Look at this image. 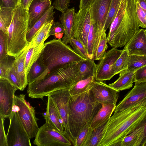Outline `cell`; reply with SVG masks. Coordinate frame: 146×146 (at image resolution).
Listing matches in <instances>:
<instances>
[{"label":"cell","mask_w":146,"mask_h":146,"mask_svg":"<svg viewBox=\"0 0 146 146\" xmlns=\"http://www.w3.org/2000/svg\"><path fill=\"white\" fill-rule=\"evenodd\" d=\"M80 61L55 68L43 78L29 83L27 89L29 96L42 99L54 91L69 89L77 82L82 79L79 69Z\"/></svg>","instance_id":"obj_1"},{"label":"cell","mask_w":146,"mask_h":146,"mask_svg":"<svg viewBox=\"0 0 146 146\" xmlns=\"http://www.w3.org/2000/svg\"><path fill=\"white\" fill-rule=\"evenodd\" d=\"M146 115V102L113 114L108 121L98 146H119L127 135L137 128Z\"/></svg>","instance_id":"obj_2"},{"label":"cell","mask_w":146,"mask_h":146,"mask_svg":"<svg viewBox=\"0 0 146 146\" xmlns=\"http://www.w3.org/2000/svg\"><path fill=\"white\" fill-rule=\"evenodd\" d=\"M136 0H120L107 36L112 47L124 46L140 27L136 9Z\"/></svg>","instance_id":"obj_3"},{"label":"cell","mask_w":146,"mask_h":146,"mask_svg":"<svg viewBox=\"0 0 146 146\" xmlns=\"http://www.w3.org/2000/svg\"><path fill=\"white\" fill-rule=\"evenodd\" d=\"M102 106L95 99L90 89L82 94L71 96L68 127L73 145L75 146L78 135L84 128L90 123Z\"/></svg>","instance_id":"obj_4"},{"label":"cell","mask_w":146,"mask_h":146,"mask_svg":"<svg viewBox=\"0 0 146 146\" xmlns=\"http://www.w3.org/2000/svg\"><path fill=\"white\" fill-rule=\"evenodd\" d=\"M29 22L28 11L19 0L11 24L4 33L7 55L15 57L27 48L29 44L27 38Z\"/></svg>","instance_id":"obj_5"},{"label":"cell","mask_w":146,"mask_h":146,"mask_svg":"<svg viewBox=\"0 0 146 146\" xmlns=\"http://www.w3.org/2000/svg\"><path fill=\"white\" fill-rule=\"evenodd\" d=\"M44 44L41 56L46 68L34 81L43 78L55 68L84 59L76 53L70 46L64 43L62 39L54 38Z\"/></svg>","instance_id":"obj_6"},{"label":"cell","mask_w":146,"mask_h":146,"mask_svg":"<svg viewBox=\"0 0 146 146\" xmlns=\"http://www.w3.org/2000/svg\"><path fill=\"white\" fill-rule=\"evenodd\" d=\"M13 109L17 112L29 137H35L39 128L35 115V108L25 99V95L15 96Z\"/></svg>","instance_id":"obj_7"},{"label":"cell","mask_w":146,"mask_h":146,"mask_svg":"<svg viewBox=\"0 0 146 146\" xmlns=\"http://www.w3.org/2000/svg\"><path fill=\"white\" fill-rule=\"evenodd\" d=\"M33 144L38 146H70L72 145L64 133L46 122L39 128Z\"/></svg>","instance_id":"obj_8"},{"label":"cell","mask_w":146,"mask_h":146,"mask_svg":"<svg viewBox=\"0 0 146 146\" xmlns=\"http://www.w3.org/2000/svg\"><path fill=\"white\" fill-rule=\"evenodd\" d=\"M9 118V125L7 135L8 146H31L30 138L14 109Z\"/></svg>","instance_id":"obj_9"},{"label":"cell","mask_w":146,"mask_h":146,"mask_svg":"<svg viewBox=\"0 0 146 146\" xmlns=\"http://www.w3.org/2000/svg\"><path fill=\"white\" fill-rule=\"evenodd\" d=\"M112 0H95L89 7L91 20L95 24L96 35V49L103 32L106 31L105 26Z\"/></svg>","instance_id":"obj_10"},{"label":"cell","mask_w":146,"mask_h":146,"mask_svg":"<svg viewBox=\"0 0 146 146\" xmlns=\"http://www.w3.org/2000/svg\"><path fill=\"white\" fill-rule=\"evenodd\" d=\"M91 22L89 8L79 9L76 13L72 37L81 41L87 50L88 37Z\"/></svg>","instance_id":"obj_11"},{"label":"cell","mask_w":146,"mask_h":146,"mask_svg":"<svg viewBox=\"0 0 146 146\" xmlns=\"http://www.w3.org/2000/svg\"><path fill=\"white\" fill-rule=\"evenodd\" d=\"M68 90L64 89L56 91L47 96H49L53 102L62 121L64 133L70 140L68 127V117L71 96Z\"/></svg>","instance_id":"obj_12"},{"label":"cell","mask_w":146,"mask_h":146,"mask_svg":"<svg viewBox=\"0 0 146 146\" xmlns=\"http://www.w3.org/2000/svg\"><path fill=\"white\" fill-rule=\"evenodd\" d=\"M123 50L113 48L106 52L104 56L97 64L96 80L103 81L110 80L113 77L111 73V67Z\"/></svg>","instance_id":"obj_13"},{"label":"cell","mask_w":146,"mask_h":146,"mask_svg":"<svg viewBox=\"0 0 146 146\" xmlns=\"http://www.w3.org/2000/svg\"><path fill=\"white\" fill-rule=\"evenodd\" d=\"M18 89L6 78H0V115L9 118L13 110L15 93Z\"/></svg>","instance_id":"obj_14"},{"label":"cell","mask_w":146,"mask_h":146,"mask_svg":"<svg viewBox=\"0 0 146 146\" xmlns=\"http://www.w3.org/2000/svg\"><path fill=\"white\" fill-rule=\"evenodd\" d=\"M144 102H146V82H135L133 88L116 105L114 113L121 112Z\"/></svg>","instance_id":"obj_15"},{"label":"cell","mask_w":146,"mask_h":146,"mask_svg":"<svg viewBox=\"0 0 146 146\" xmlns=\"http://www.w3.org/2000/svg\"><path fill=\"white\" fill-rule=\"evenodd\" d=\"M90 90L95 100L102 104L116 105L119 92L103 81L96 80Z\"/></svg>","instance_id":"obj_16"},{"label":"cell","mask_w":146,"mask_h":146,"mask_svg":"<svg viewBox=\"0 0 146 146\" xmlns=\"http://www.w3.org/2000/svg\"><path fill=\"white\" fill-rule=\"evenodd\" d=\"M123 49L129 56H146V37L144 29H139L124 46Z\"/></svg>","instance_id":"obj_17"},{"label":"cell","mask_w":146,"mask_h":146,"mask_svg":"<svg viewBox=\"0 0 146 146\" xmlns=\"http://www.w3.org/2000/svg\"><path fill=\"white\" fill-rule=\"evenodd\" d=\"M50 0L41 1L33 0L31 3L28 10L29 29L46 12L51 5Z\"/></svg>","instance_id":"obj_18"},{"label":"cell","mask_w":146,"mask_h":146,"mask_svg":"<svg viewBox=\"0 0 146 146\" xmlns=\"http://www.w3.org/2000/svg\"><path fill=\"white\" fill-rule=\"evenodd\" d=\"M47 97L46 111L42 114L46 122L51 125L59 131L64 133L63 123L56 108L51 99L49 96Z\"/></svg>","instance_id":"obj_19"},{"label":"cell","mask_w":146,"mask_h":146,"mask_svg":"<svg viewBox=\"0 0 146 146\" xmlns=\"http://www.w3.org/2000/svg\"><path fill=\"white\" fill-rule=\"evenodd\" d=\"M75 7L68 8L59 16L61 23L64 30V35L62 40L66 44H69L73 35V27L76 14Z\"/></svg>","instance_id":"obj_20"},{"label":"cell","mask_w":146,"mask_h":146,"mask_svg":"<svg viewBox=\"0 0 146 146\" xmlns=\"http://www.w3.org/2000/svg\"><path fill=\"white\" fill-rule=\"evenodd\" d=\"M27 48L19 55L15 57L13 63L21 88L23 91L28 84L27 77L25 73V60L28 50Z\"/></svg>","instance_id":"obj_21"},{"label":"cell","mask_w":146,"mask_h":146,"mask_svg":"<svg viewBox=\"0 0 146 146\" xmlns=\"http://www.w3.org/2000/svg\"><path fill=\"white\" fill-rule=\"evenodd\" d=\"M135 72L127 69L125 70L119 74V77L114 82L109 85L115 89L120 91L129 89L135 82Z\"/></svg>","instance_id":"obj_22"},{"label":"cell","mask_w":146,"mask_h":146,"mask_svg":"<svg viewBox=\"0 0 146 146\" xmlns=\"http://www.w3.org/2000/svg\"><path fill=\"white\" fill-rule=\"evenodd\" d=\"M102 107L93 118L90 126L93 129L108 121L114 111L116 105L102 104Z\"/></svg>","instance_id":"obj_23"},{"label":"cell","mask_w":146,"mask_h":146,"mask_svg":"<svg viewBox=\"0 0 146 146\" xmlns=\"http://www.w3.org/2000/svg\"><path fill=\"white\" fill-rule=\"evenodd\" d=\"M54 9L53 6L52 5L34 25L29 29L27 37L29 43L30 42L35 34L44 24L54 19V15L55 12L54 11Z\"/></svg>","instance_id":"obj_24"},{"label":"cell","mask_w":146,"mask_h":146,"mask_svg":"<svg viewBox=\"0 0 146 146\" xmlns=\"http://www.w3.org/2000/svg\"><path fill=\"white\" fill-rule=\"evenodd\" d=\"M54 19L45 24L38 30L29 43L27 48L29 49L35 47L40 44L44 43L46 40L50 36L49 33Z\"/></svg>","instance_id":"obj_25"},{"label":"cell","mask_w":146,"mask_h":146,"mask_svg":"<svg viewBox=\"0 0 146 146\" xmlns=\"http://www.w3.org/2000/svg\"><path fill=\"white\" fill-rule=\"evenodd\" d=\"M44 47V43H42L28 50L25 60V73L27 77L32 65L41 54Z\"/></svg>","instance_id":"obj_26"},{"label":"cell","mask_w":146,"mask_h":146,"mask_svg":"<svg viewBox=\"0 0 146 146\" xmlns=\"http://www.w3.org/2000/svg\"><path fill=\"white\" fill-rule=\"evenodd\" d=\"M95 81L94 76L78 81L69 89L70 94L73 96L87 92L91 89Z\"/></svg>","instance_id":"obj_27"},{"label":"cell","mask_w":146,"mask_h":146,"mask_svg":"<svg viewBox=\"0 0 146 146\" xmlns=\"http://www.w3.org/2000/svg\"><path fill=\"white\" fill-rule=\"evenodd\" d=\"M108 121L98 127L91 130L83 146H98L103 137Z\"/></svg>","instance_id":"obj_28"},{"label":"cell","mask_w":146,"mask_h":146,"mask_svg":"<svg viewBox=\"0 0 146 146\" xmlns=\"http://www.w3.org/2000/svg\"><path fill=\"white\" fill-rule=\"evenodd\" d=\"M94 60L88 58L79 62V69L82 79L95 76L97 64Z\"/></svg>","instance_id":"obj_29"},{"label":"cell","mask_w":146,"mask_h":146,"mask_svg":"<svg viewBox=\"0 0 146 146\" xmlns=\"http://www.w3.org/2000/svg\"><path fill=\"white\" fill-rule=\"evenodd\" d=\"M15 9L0 8V31L5 33L11 22Z\"/></svg>","instance_id":"obj_30"},{"label":"cell","mask_w":146,"mask_h":146,"mask_svg":"<svg viewBox=\"0 0 146 146\" xmlns=\"http://www.w3.org/2000/svg\"><path fill=\"white\" fill-rule=\"evenodd\" d=\"M41 54L33 64L27 76L28 84L34 81L46 69Z\"/></svg>","instance_id":"obj_31"},{"label":"cell","mask_w":146,"mask_h":146,"mask_svg":"<svg viewBox=\"0 0 146 146\" xmlns=\"http://www.w3.org/2000/svg\"><path fill=\"white\" fill-rule=\"evenodd\" d=\"M129 56L126 51L123 49L122 53L111 67V71L113 76L127 69Z\"/></svg>","instance_id":"obj_32"},{"label":"cell","mask_w":146,"mask_h":146,"mask_svg":"<svg viewBox=\"0 0 146 146\" xmlns=\"http://www.w3.org/2000/svg\"><path fill=\"white\" fill-rule=\"evenodd\" d=\"M146 65V56L132 55L129 56L127 69L135 72Z\"/></svg>","instance_id":"obj_33"},{"label":"cell","mask_w":146,"mask_h":146,"mask_svg":"<svg viewBox=\"0 0 146 146\" xmlns=\"http://www.w3.org/2000/svg\"><path fill=\"white\" fill-rule=\"evenodd\" d=\"M143 129L142 126L137 128L123 139L119 146H135Z\"/></svg>","instance_id":"obj_34"},{"label":"cell","mask_w":146,"mask_h":146,"mask_svg":"<svg viewBox=\"0 0 146 146\" xmlns=\"http://www.w3.org/2000/svg\"><path fill=\"white\" fill-rule=\"evenodd\" d=\"M106 31H104L101 35L96 51L94 60H98L102 58L108 47Z\"/></svg>","instance_id":"obj_35"},{"label":"cell","mask_w":146,"mask_h":146,"mask_svg":"<svg viewBox=\"0 0 146 146\" xmlns=\"http://www.w3.org/2000/svg\"><path fill=\"white\" fill-rule=\"evenodd\" d=\"M70 44V46L78 54L84 59L89 58L87 50L81 41L72 37Z\"/></svg>","instance_id":"obj_36"},{"label":"cell","mask_w":146,"mask_h":146,"mask_svg":"<svg viewBox=\"0 0 146 146\" xmlns=\"http://www.w3.org/2000/svg\"><path fill=\"white\" fill-rule=\"evenodd\" d=\"M15 58L7 55L0 60V78H5V73L12 67Z\"/></svg>","instance_id":"obj_37"},{"label":"cell","mask_w":146,"mask_h":146,"mask_svg":"<svg viewBox=\"0 0 146 146\" xmlns=\"http://www.w3.org/2000/svg\"><path fill=\"white\" fill-rule=\"evenodd\" d=\"M120 0H112L109 11L106 20L105 26V30L110 28L113 20L115 15L118 7Z\"/></svg>","instance_id":"obj_38"},{"label":"cell","mask_w":146,"mask_h":146,"mask_svg":"<svg viewBox=\"0 0 146 146\" xmlns=\"http://www.w3.org/2000/svg\"><path fill=\"white\" fill-rule=\"evenodd\" d=\"M5 78L7 79L18 90H21V86L16 72L13 66V64L12 67L6 72Z\"/></svg>","instance_id":"obj_39"},{"label":"cell","mask_w":146,"mask_h":146,"mask_svg":"<svg viewBox=\"0 0 146 146\" xmlns=\"http://www.w3.org/2000/svg\"><path fill=\"white\" fill-rule=\"evenodd\" d=\"M90 125H87L80 132L76 139L75 146H83L92 130Z\"/></svg>","instance_id":"obj_40"},{"label":"cell","mask_w":146,"mask_h":146,"mask_svg":"<svg viewBox=\"0 0 146 146\" xmlns=\"http://www.w3.org/2000/svg\"><path fill=\"white\" fill-rule=\"evenodd\" d=\"M136 9L140 27L143 28H146V13L141 7L139 2L136 1Z\"/></svg>","instance_id":"obj_41"},{"label":"cell","mask_w":146,"mask_h":146,"mask_svg":"<svg viewBox=\"0 0 146 146\" xmlns=\"http://www.w3.org/2000/svg\"><path fill=\"white\" fill-rule=\"evenodd\" d=\"M141 126L143 127V129L135 146H144L146 143V115L137 128Z\"/></svg>","instance_id":"obj_42"},{"label":"cell","mask_w":146,"mask_h":146,"mask_svg":"<svg viewBox=\"0 0 146 146\" xmlns=\"http://www.w3.org/2000/svg\"><path fill=\"white\" fill-rule=\"evenodd\" d=\"M70 0H54L52 5L54 9L63 13L68 9Z\"/></svg>","instance_id":"obj_43"},{"label":"cell","mask_w":146,"mask_h":146,"mask_svg":"<svg viewBox=\"0 0 146 146\" xmlns=\"http://www.w3.org/2000/svg\"><path fill=\"white\" fill-rule=\"evenodd\" d=\"M5 118L0 115V146H8L7 135L5 133L4 125Z\"/></svg>","instance_id":"obj_44"},{"label":"cell","mask_w":146,"mask_h":146,"mask_svg":"<svg viewBox=\"0 0 146 146\" xmlns=\"http://www.w3.org/2000/svg\"><path fill=\"white\" fill-rule=\"evenodd\" d=\"M135 82H146V65L135 72Z\"/></svg>","instance_id":"obj_45"},{"label":"cell","mask_w":146,"mask_h":146,"mask_svg":"<svg viewBox=\"0 0 146 146\" xmlns=\"http://www.w3.org/2000/svg\"><path fill=\"white\" fill-rule=\"evenodd\" d=\"M64 30L61 23L58 22H53L50 29L49 36H54L60 33L64 34Z\"/></svg>","instance_id":"obj_46"},{"label":"cell","mask_w":146,"mask_h":146,"mask_svg":"<svg viewBox=\"0 0 146 146\" xmlns=\"http://www.w3.org/2000/svg\"><path fill=\"white\" fill-rule=\"evenodd\" d=\"M4 39V33L0 31V60L7 55Z\"/></svg>","instance_id":"obj_47"},{"label":"cell","mask_w":146,"mask_h":146,"mask_svg":"<svg viewBox=\"0 0 146 146\" xmlns=\"http://www.w3.org/2000/svg\"><path fill=\"white\" fill-rule=\"evenodd\" d=\"M19 0H0V8H10L15 9Z\"/></svg>","instance_id":"obj_48"},{"label":"cell","mask_w":146,"mask_h":146,"mask_svg":"<svg viewBox=\"0 0 146 146\" xmlns=\"http://www.w3.org/2000/svg\"><path fill=\"white\" fill-rule=\"evenodd\" d=\"M95 0H80L79 9L89 8Z\"/></svg>","instance_id":"obj_49"},{"label":"cell","mask_w":146,"mask_h":146,"mask_svg":"<svg viewBox=\"0 0 146 146\" xmlns=\"http://www.w3.org/2000/svg\"><path fill=\"white\" fill-rule=\"evenodd\" d=\"M23 7L28 11L29 6L31 3V0H19Z\"/></svg>","instance_id":"obj_50"},{"label":"cell","mask_w":146,"mask_h":146,"mask_svg":"<svg viewBox=\"0 0 146 146\" xmlns=\"http://www.w3.org/2000/svg\"><path fill=\"white\" fill-rule=\"evenodd\" d=\"M137 1L146 13V0H136Z\"/></svg>","instance_id":"obj_51"},{"label":"cell","mask_w":146,"mask_h":146,"mask_svg":"<svg viewBox=\"0 0 146 146\" xmlns=\"http://www.w3.org/2000/svg\"><path fill=\"white\" fill-rule=\"evenodd\" d=\"M33 0H31V2H32ZM40 1H47L48 0H39Z\"/></svg>","instance_id":"obj_52"},{"label":"cell","mask_w":146,"mask_h":146,"mask_svg":"<svg viewBox=\"0 0 146 146\" xmlns=\"http://www.w3.org/2000/svg\"><path fill=\"white\" fill-rule=\"evenodd\" d=\"M144 31H145V35H146V28L145 29H144Z\"/></svg>","instance_id":"obj_53"},{"label":"cell","mask_w":146,"mask_h":146,"mask_svg":"<svg viewBox=\"0 0 146 146\" xmlns=\"http://www.w3.org/2000/svg\"><path fill=\"white\" fill-rule=\"evenodd\" d=\"M144 146H146V143H145V145H144Z\"/></svg>","instance_id":"obj_54"}]
</instances>
